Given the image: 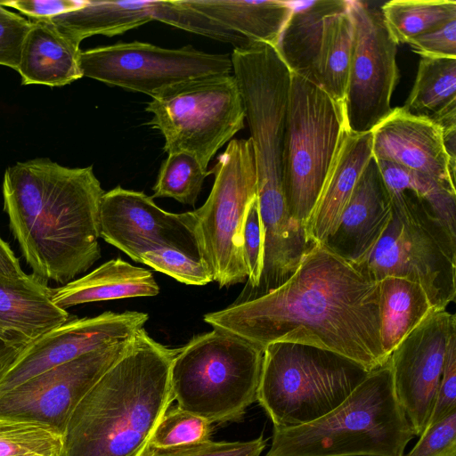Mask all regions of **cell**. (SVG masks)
Masks as SVG:
<instances>
[{"label": "cell", "instance_id": "6da1fadb", "mask_svg": "<svg viewBox=\"0 0 456 456\" xmlns=\"http://www.w3.org/2000/svg\"><path fill=\"white\" fill-rule=\"evenodd\" d=\"M203 319L263 348L273 342L309 345L369 371L389 359L380 341L379 282L323 244L314 243L276 289Z\"/></svg>", "mask_w": 456, "mask_h": 456}, {"label": "cell", "instance_id": "7a4b0ae2", "mask_svg": "<svg viewBox=\"0 0 456 456\" xmlns=\"http://www.w3.org/2000/svg\"><path fill=\"white\" fill-rule=\"evenodd\" d=\"M104 192L92 166L71 168L40 158L5 170L4 210L33 274L66 284L101 257Z\"/></svg>", "mask_w": 456, "mask_h": 456}, {"label": "cell", "instance_id": "3957f363", "mask_svg": "<svg viewBox=\"0 0 456 456\" xmlns=\"http://www.w3.org/2000/svg\"><path fill=\"white\" fill-rule=\"evenodd\" d=\"M177 349L142 328L124 354L72 412L61 456H144L153 430L174 397L169 372Z\"/></svg>", "mask_w": 456, "mask_h": 456}, {"label": "cell", "instance_id": "277c9868", "mask_svg": "<svg viewBox=\"0 0 456 456\" xmlns=\"http://www.w3.org/2000/svg\"><path fill=\"white\" fill-rule=\"evenodd\" d=\"M414 437L395 395L388 359L322 418L273 428L265 456H403Z\"/></svg>", "mask_w": 456, "mask_h": 456}, {"label": "cell", "instance_id": "5b68a950", "mask_svg": "<svg viewBox=\"0 0 456 456\" xmlns=\"http://www.w3.org/2000/svg\"><path fill=\"white\" fill-rule=\"evenodd\" d=\"M264 348L226 330L177 348L169 372L176 405L210 423L240 421L256 401Z\"/></svg>", "mask_w": 456, "mask_h": 456}, {"label": "cell", "instance_id": "8992f818", "mask_svg": "<svg viewBox=\"0 0 456 456\" xmlns=\"http://www.w3.org/2000/svg\"><path fill=\"white\" fill-rule=\"evenodd\" d=\"M369 372L329 350L273 342L264 348L256 401L273 428L307 424L342 403Z\"/></svg>", "mask_w": 456, "mask_h": 456}, {"label": "cell", "instance_id": "52a82bcc", "mask_svg": "<svg viewBox=\"0 0 456 456\" xmlns=\"http://www.w3.org/2000/svg\"><path fill=\"white\" fill-rule=\"evenodd\" d=\"M390 193V192H389ZM391 218L360 265L374 281L401 277L419 284L434 311L456 297V236L411 191L390 193Z\"/></svg>", "mask_w": 456, "mask_h": 456}, {"label": "cell", "instance_id": "ba28073f", "mask_svg": "<svg viewBox=\"0 0 456 456\" xmlns=\"http://www.w3.org/2000/svg\"><path fill=\"white\" fill-rule=\"evenodd\" d=\"M345 127L343 107L291 73L281 183L289 212L302 226L311 217Z\"/></svg>", "mask_w": 456, "mask_h": 456}, {"label": "cell", "instance_id": "9c48e42d", "mask_svg": "<svg viewBox=\"0 0 456 456\" xmlns=\"http://www.w3.org/2000/svg\"><path fill=\"white\" fill-rule=\"evenodd\" d=\"M148 125L165 139L167 154L183 152L205 168L216 151L244 127L245 110L232 74L173 86L146 105Z\"/></svg>", "mask_w": 456, "mask_h": 456}, {"label": "cell", "instance_id": "30bf717a", "mask_svg": "<svg viewBox=\"0 0 456 456\" xmlns=\"http://www.w3.org/2000/svg\"><path fill=\"white\" fill-rule=\"evenodd\" d=\"M215 175L206 202L192 211L202 262L219 287L248 279L242 256V229L257 197V177L251 141L231 140L211 170Z\"/></svg>", "mask_w": 456, "mask_h": 456}, {"label": "cell", "instance_id": "8fae6325", "mask_svg": "<svg viewBox=\"0 0 456 456\" xmlns=\"http://www.w3.org/2000/svg\"><path fill=\"white\" fill-rule=\"evenodd\" d=\"M83 77L145 94L151 99L180 84L232 72L231 57L186 45L163 48L138 41L82 51Z\"/></svg>", "mask_w": 456, "mask_h": 456}, {"label": "cell", "instance_id": "7c38bea8", "mask_svg": "<svg viewBox=\"0 0 456 456\" xmlns=\"http://www.w3.org/2000/svg\"><path fill=\"white\" fill-rule=\"evenodd\" d=\"M354 46L343 103L346 127L354 134L371 132L393 110L390 102L399 80L397 44L380 10L349 1Z\"/></svg>", "mask_w": 456, "mask_h": 456}, {"label": "cell", "instance_id": "4fadbf2b", "mask_svg": "<svg viewBox=\"0 0 456 456\" xmlns=\"http://www.w3.org/2000/svg\"><path fill=\"white\" fill-rule=\"evenodd\" d=\"M132 338L85 354L1 394L0 417L38 423L62 436L77 405L124 354Z\"/></svg>", "mask_w": 456, "mask_h": 456}, {"label": "cell", "instance_id": "5bb4252c", "mask_svg": "<svg viewBox=\"0 0 456 456\" xmlns=\"http://www.w3.org/2000/svg\"><path fill=\"white\" fill-rule=\"evenodd\" d=\"M99 218L100 237L134 262L139 263L142 254L162 248L201 260L192 211L167 212L142 191L117 186L102 195Z\"/></svg>", "mask_w": 456, "mask_h": 456}, {"label": "cell", "instance_id": "9a60e30c", "mask_svg": "<svg viewBox=\"0 0 456 456\" xmlns=\"http://www.w3.org/2000/svg\"><path fill=\"white\" fill-rule=\"evenodd\" d=\"M148 318L145 313L127 311L70 319L11 354L0 369V395L45 370L132 338Z\"/></svg>", "mask_w": 456, "mask_h": 456}, {"label": "cell", "instance_id": "2e32d148", "mask_svg": "<svg viewBox=\"0 0 456 456\" xmlns=\"http://www.w3.org/2000/svg\"><path fill=\"white\" fill-rule=\"evenodd\" d=\"M456 317L446 310L428 315L389 356L397 400L415 436L426 428L437 394Z\"/></svg>", "mask_w": 456, "mask_h": 456}, {"label": "cell", "instance_id": "e0dca14e", "mask_svg": "<svg viewBox=\"0 0 456 456\" xmlns=\"http://www.w3.org/2000/svg\"><path fill=\"white\" fill-rule=\"evenodd\" d=\"M371 133L376 160L423 174L456 191V167L449 159L443 130L436 122L397 107Z\"/></svg>", "mask_w": 456, "mask_h": 456}, {"label": "cell", "instance_id": "ac0fdd59", "mask_svg": "<svg viewBox=\"0 0 456 456\" xmlns=\"http://www.w3.org/2000/svg\"><path fill=\"white\" fill-rule=\"evenodd\" d=\"M392 214L389 191L376 159L361 174L335 231L322 243L343 259L362 264L384 232Z\"/></svg>", "mask_w": 456, "mask_h": 456}, {"label": "cell", "instance_id": "d6986e66", "mask_svg": "<svg viewBox=\"0 0 456 456\" xmlns=\"http://www.w3.org/2000/svg\"><path fill=\"white\" fill-rule=\"evenodd\" d=\"M47 281L35 274L0 277V329L14 351L70 320L52 299Z\"/></svg>", "mask_w": 456, "mask_h": 456}, {"label": "cell", "instance_id": "ffe728a7", "mask_svg": "<svg viewBox=\"0 0 456 456\" xmlns=\"http://www.w3.org/2000/svg\"><path fill=\"white\" fill-rule=\"evenodd\" d=\"M372 157V133L344 128L317 202L306 224L313 243L322 244L335 231L340 216Z\"/></svg>", "mask_w": 456, "mask_h": 456}, {"label": "cell", "instance_id": "44dd1931", "mask_svg": "<svg viewBox=\"0 0 456 456\" xmlns=\"http://www.w3.org/2000/svg\"><path fill=\"white\" fill-rule=\"evenodd\" d=\"M16 71L21 84L63 86L81 77L80 43L47 20H31Z\"/></svg>", "mask_w": 456, "mask_h": 456}, {"label": "cell", "instance_id": "7402d4cb", "mask_svg": "<svg viewBox=\"0 0 456 456\" xmlns=\"http://www.w3.org/2000/svg\"><path fill=\"white\" fill-rule=\"evenodd\" d=\"M159 292L151 272L114 258L88 274L52 289L53 303L61 309L92 302L153 297Z\"/></svg>", "mask_w": 456, "mask_h": 456}, {"label": "cell", "instance_id": "603a6c76", "mask_svg": "<svg viewBox=\"0 0 456 456\" xmlns=\"http://www.w3.org/2000/svg\"><path fill=\"white\" fill-rule=\"evenodd\" d=\"M191 9L241 35L250 43L276 46L296 2L183 0Z\"/></svg>", "mask_w": 456, "mask_h": 456}, {"label": "cell", "instance_id": "cb8c5ba5", "mask_svg": "<svg viewBox=\"0 0 456 456\" xmlns=\"http://www.w3.org/2000/svg\"><path fill=\"white\" fill-rule=\"evenodd\" d=\"M347 0L296 2L275 46L291 73L314 83L324 18L348 8Z\"/></svg>", "mask_w": 456, "mask_h": 456}, {"label": "cell", "instance_id": "d4e9b609", "mask_svg": "<svg viewBox=\"0 0 456 456\" xmlns=\"http://www.w3.org/2000/svg\"><path fill=\"white\" fill-rule=\"evenodd\" d=\"M81 43L88 37H113L155 20L154 1H85L73 11L46 19Z\"/></svg>", "mask_w": 456, "mask_h": 456}, {"label": "cell", "instance_id": "484cf974", "mask_svg": "<svg viewBox=\"0 0 456 456\" xmlns=\"http://www.w3.org/2000/svg\"><path fill=\"white\" fill-rule=\"evenodd\" d=\"M379 282V334L385 355L434 309L422 287L410 280L387 276Z\"/></svg>", "mask_w": 456, "mask_h": 456}, {"label": "cell", "instance_id": "4316f807", "mask_svg": "<svg viewBox=\"0 0 456 456\" xmlns=\"http://www.w3.org/2000/svg\"><path fill=\"white\" fill-rule=\"evenodd\" d=\"M421 57L413 86L402 108L437 124L456 115V58Z\"/></svg>", "mask_w": 456, "mask_h": 456}, {"label": "cell", "instance_id": "83f0119b", "mask_svg": "<svg viewBox=\"0 0 456 456\" xmlns=\"http://www.w3.org/2000/svg\"><path fill=\"white\" fill-rule=\"evenodd\" d=\"M354 37V28L349 8L324 18L314 83L342 107Z\"/></svg>", "mask_w": 456, "mask_h": 456}, {"label": "cell", "instance_id": "f1b7e54d", "mask_svg": "<svg viewBox=\"0 0 456 456\" xmlns=\"http://www.w3.org/2000/svg\"><path fill=\"white\" fill-rule=\"evenodd\" d=\"M396 44L437 29L456 20V2L451 0H392L380 8Z\"/></svg>", "mask_w": 456, "mask_h": 456}, {"label": "cell", "instance_id": "f546056e", "mask_svg": "<svg viewBox=\"0 0 456 456\" xmlns=\"http://www.w3.org/2000/svg\"><path fill=\"white\" fill-rule=\"evenodd\" d=\"M390 193L411 191L423 199L448 231L456 236V191L398 165L376 160Z\"/></svg>", "mask_w": 456, "mask_h": 456}, {"label": "cell", "instance_id": "4dcf8cb0", "mask_svg": "<svg viewBox=\"0 0 456 456\" xmlns=\"http://www.w3.org/2000/svg\"><path fill=\"white\" fill-rule=\"evenodd\" d=\"M205 169L192 156L175 152L167 154L162 162L153 187L154 198H172L183 204L194 206L206 177Z\"/></svg>", "mask_w": 456, "mask_h": 456}, {"label": "cell", "instance_id": "1f68e13d", "mask_svg": "<svg viewBox=\"0 0 456 456\" xmlns=\"http://www.w3.org/2000/svg\"><path fill=\"white\" fill-rule=\"evenodd\" d=\"M62 436L44 425L0 417V456H61Z\"/></svg>", "mask_w": 456, "mask_h": 456}, {"label": "cell", "instance_id": "d6a6232c", "mask_svg": "<svg viewBox=\"0 0 456 456\" xmlns=\"http://www.w3.org/2000/svg\"><path fill=\"white\" fill-rule=\"evenodd\" d=\"M212 423L177 405L169 406L158 424L149 442V447L173 448L211 440Z\"/></svg>", "mask_w": 456, "mask_h": 456}, {"label": "cell", "instance_id": "836d02e7", "mask_svg": "<svg viewBox=\"0 0 456 456\" xmlns=\"http://www.w3.org/2000/svg\"><path fill=\"white\" fill-rule=\"evenodd\" d=\"M155 20L191 33L208 37L234 48L244 47L250 42L241 35L222 26L180 1H154Z\"/></svg>", "mask_w": 456, "mask_h": 456}, {"label": "cell", "instance_id": "e575fe53", "mask_svg": "<svg viewBox=\"0 0 456 456\" xmlns=\"http://www.w3.org/2000/svg\"><path fill=\"white\" fill-rule=\"evenodd\" d=\"M139 263L187 285L202 286L213 281L204 262L174 248H162L146 252L141 256Z\"/></svg>", "mask_w": 456, "mask_h": 456}, {"label": "cell", "instance_id": "d590c367", "mask_svg": "<svg viewBox=\"0 0 456 456\" xmlns=\"http://www.w3.org/2000/svg\"><path fill=\"white\" fill-rule=\"evenodd\" d=\"M268 439L261 435L248 441L216 442L157 449L149 447L144 456H260Z\"/></svg>", "mask_w": 456, "mask_h": 456}, {"label": "cell", "instance_id": "8d00e7d4", "mask_svg": "<svg viewBox=\"0 0 456 456\" xmlns=\"http://www.w3.org/2000/svg\"><path fill=\"white\" fill-rule=\"evenodd\" d=\"M263 230L256 197L248 210L242 229V256L248 273V284L240 299L258 286L263 268Z\"/></svg>", "mask_w": 456, "mask_h": 456}, {"label": "cell", "instance_id": "74e56055", "mask_svg": "<svg viewBox=\"0 0 456 456\" xmlns=\"http://www.w3.org/2000/svg\"><path fill=\"white\" fill-rule=\"evenodd\" d=\"M403 456H456V411L426 428Z\"/></svg>", "mask_w": 456, "mask_h": 456}, {"label": "cell", "instance_id": "f35d334b", "mask_svg": "<svg viewBox=\"0 0 456 456\" xmlns=\"http://www.w3.org/2000/svg\"><path fill=\"white\" fill-rule=\"evenodd\" d=\"M32 21L0 4V65L16 70Z\"/></svg>", "mask_w": 456, "mask_h": 456}, {"label": "cell", "instance_id": "ab89813d", "mask_svg": "<svg viewBox=\"0 0 456 456\" xmlns=\"http://www.w3.org/2000/svg\"><path fill=\"white\" fill-rule=\"evenodd\" d=\"M456 411V332L448 342L435 404L426 428ZM425 428V429H426Z\"/></svg>", "mask_w": 456, "mask_h": 456}, {"label": "cell", "instance_id": "60d3db41", "mask_svg": "<svg viewBox=\"0 0 456 456\" xmlns=\"http://www.w3.org/2000/svg\"><path fill=\"white\" fill-rule=\"evenodd\" d=\"M406 44L421 56L456 58V20L411 38Z\"/></svg>", "mask_w": 456, "mask_h": 456}, {"label": "cell", "instance_id": "b9f144b4", "mask_svg": "<svg viewBox=\"0 0 456 456\" xmlns=\"http://www.w3.org/2000/svg\"><path fill=\"white\" fill-rule=\"evenodd\" d=\"M85 1L75 0H14L0 2L3 6L18 10L32 20H46L81 7Z\"/></svg>", "mask_w": 456, "mask_h": 456}, {"label": "cell", "instance_id": "7bdbcfd3", "mask_svg": "<svg viewBox=\"0 0 456 456\" xmlns=\"http://www.w3.org/2000/svg\"><path fill=\"white\" fill-rule=\"evenodd\" d=\"M26 274L9 244L0 236V277L19 278Z\"/></svg>", "mask_w": 456, "mask_h": 456}, {"label": "cell", "instance_id": "ee69618b", "mask_svg": "<svg viewBox=\"0 0 456 456\" xmlns=\"http://www.w3.org/2000/svg\"><path fill=\"white\" fill-rule=\"evenodd\" d=\"M0 341H2L6 346L12 347L9 337L2 329H0Z\"/></svg>", "mask_w": 456, "mask_h": 456}]
</instances>
